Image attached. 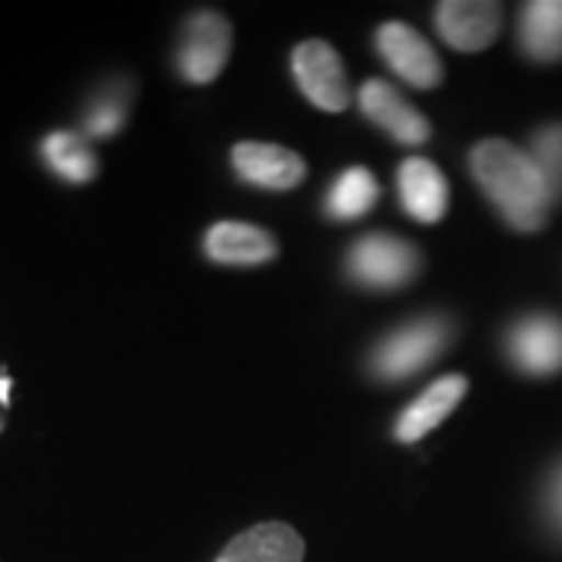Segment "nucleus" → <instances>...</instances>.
<instances>
[{"instance_id":"nucleus-6","label":"nucleus","mask_w":562,"mask_h":562,"mask_svg":"<svg viewBox=\"0 0 562 562\" xmlns=\"http://www.w3.org/2000/svg\"><path fill=\"white\" fill-rule=\"evenodd\" d=\"M506 357L525 375H553L562 369V319L531 313L506 331Z\"/></svg>"},{"instance_id":"nucleus-17","label":"nucleus","mask_w":562,"mask_h":562,"mask_svg":"<svg viewBox=\"0 0 562 562\" xmlns=\"http://www.w3.org/2000/svg\"><path fill=\"white\" fill-rule=\"evenodd\" d=\"M41 157L47 162V169L54 176H60L69 184H85L98 176V157L91 154V147L72 135V132H54L41 140Z\"/></svg>"},{"instance_id":"nucleus-9","label":"nucleus","mask_w":562,"mask_h":562,"mask_svg":"<svg viewBox=\"0 0 562 562\" xmlns=\"http://www.w3.org/2000/svg\"><path fill=\"white\" fill-rule=\"evenodd\" d=\"M232 166L247 184L262 191H291L306 179V162L294 150L262 140H244L232 150Z\"/></svg>"},{"instance_id":"nucleus-18","label":"nucleus","mask_w":562,"mask_h":562,"mask_svg":"<svg viewBox=\"0 0 562 562\" xmlns=\"http://www.w3.org/2000/svg\"><path fill=\"white\" fill-rule=\"evenodd\" d=\"M528 157L541 169L543 181L553 194V201L562 198V122L543 125L531 135L528 144Z\"/></svg>"},{"instance_id":"nucleus-3","label":"nucleus","mask_w":562,"mask_h":562,"mask_svg":"<svg viewBox=\"0 0 562 562\" xmlns=\"http://www.w3.org/2000/svg\"><path fill=\"white\" fill-rule=\"evenodd\" d=\"M419 250L397 235H362L347 250V276L360 288L394 291L419 272Z\"/></svg>"},{"instance_id":"nucleus-1","label":"nucleus","mask_w":562,"mask_h":562,"mask_svg":"<svg viewBox=\"0 0 562 562\" xmlns=\"http://www.w3.org/2000/svg\"><path fill=\"white\" fill-rule=\"evenodd\" d=\"M469 169L484 198L497 206V213L516 232H538L547 225L550 206L557 201L543 181L541 169L516 144L503 138L475 144L469 154Z\"/></svg>"},{"instance_id":"nucleus-7","label":"nucleus","mask_w":562,"mask_h":562,"mask_svg":"<svg viewBox=\"0 0 562 562\" xmlns=\"http://www.w3.org/2000/svg\"><path fill=\"white\" fill-rule=\"evenodd\" d=\"M375 50L391 66L394 76H401L413 88H438L443 79L441 60L435 47L422 38L416 29L403 22H384L375 35Z\"/></svg>"},{"instance_id":"nucleus-15","label":"nucleus","mask_w":562,"mask_h":562,"mask_svg":"<svg viewBox=\"0 0 562 562\" xmlns=\"http://www.w3.org/2000/svg\"><path fill=\"white\" fill-rule=\"evenodd\" d=\"M519 44L528 60H562V0L525 3L519 16Z\"/></svg>"},{"instance_id":"nucleus-13","label":"nucleus","mask_w":562,"mask_h":562,"mask_svg":"<svg viewBox=\"0 0 562 562\" xmlns=\"http://www.w3.org/2000/svg\"><path fill=\"white\" fill-rule=\"evenodd\" d=\"M306 543L284 522H260L225 543L216 562H303Z\"/></svg>"},{"instance_id":"nucleus-11","label":"nucleus","mask_w":562,"mask_h":562,"mask_svg":"<svg viewBox=\"0 0 562 562\" xmlns=\"http://www.w3.org/2000/svg\"><path fill=\"white\" fill-rule=\"evenodd\" d=\"M203 254L220 266H262L279 257V244L257 225L216 222L203 238Z\"/></svg>"},{"instance_id":"nucleus-22","label":"nucleus","mask_w":562,"mask_h":562,"mask_svg":"<svg viewBox=\"0 0 562 562\" xmlns=\"http://www.w3.org/2000/svg\"><path fill=\"white\" fill-rule=\"evenodd\" d=\"M0 428H3V419H0Z\"/></svg>"},{"instance_id":"nucleus-12","label":"nucleus","mask_w":562,"mask_h":562,"mask_svg":"<svg viewBox=\"0 0 562 562\" xmlns=\"http://www.w3.org/2000/svg\"><path fill=\"white\" fill-rule=\"evenodd\" d=\"M469 382L462 375H443L431 387H425L416 401L403 409L394 422V438L401 443H416L428 431H435L465 397Z\"/></svg>"},{"instance_id":"nucleus-19","label":"nucleus","mask_w":562,"mask_h":562,"mask_svg":"<svg viewBox=\"0 0 562 562\" xmlns=\"http://www.w3.org/2000/svg\"><path fill=\"white\" fill-rule=\"evenodd\" d=\"M122 125H125V103L122 98H110V94L91 103V110L85 116V132L91 138H113Z\"/></svg>"},{"instance_id":"nucleus-16","label":"nucleus","mask_w":562,"mask_h":562,"mask_svg":"<svg viewBox=\"0 0 562 562\" xmlns=\"http://www.w3.org/2000/svg\"><path fill=\"white\" fill-rule=\"evenodd\" d=\"M375 203H379V181H375V176L369 169H362V166H350L331 181V188L325 194V216L338 222L360 220Z\"/></svg>"},{"instance_id":"nucleus-21","label":"nucleus","mask_w":562,"mask_h":562,"mask_svg":"<svg viewBox=\"0 0 562 562\" xmlns=\"http://www.w3.org/2000/svg\"><path fill=\"white\" fill-rule=\"evenodd\" d=\"M0 403L10 406V375L3 369H0Z\"/></svg>"},{"instance_id":"nucleus-14","label":"nucleus","mask_w":562,"mask_h":562,"mask_svg":"<svg viewBox=\"0 0 562 562\" xmlns=\"http://www.w3.org/2000/svg\"><path fill=\"white\" fill-rule=\"evenodd\" d=\"M397 194H401V206L416 222H438L447 213L450 203V191H447V179L441 169L431 160H403L397 169Z\"/></svg>"},{"instance_id":"nucleus-4","label":"nucleus","mask_w":562,"mask_h":562,"mask_svg":"<svg viewBox=\"0 0 562 562\" xmlns=\"http://www.w3.org/2000/svg\"><path fill=\"white\" fill-rule=\"evenodd\" d=\"M232 54V25L213 10H201L181 29V44L176 50L179 76L191 85H206L220 76Z\"/></svg>"},{"instance_id":"nucleus-20","label":"nucleus","mask_w":562,"mask_h":562,"mask_svg":"<svg viewBox=\"0 0 562 562\" xmlns=\"http://www.w3.org/2000/svg\"><path fill=\"white\" fill-rule=\"evenodd\" d=\"M543 506H547L550 522L557 525V531L562 535V465L553 472V479H550L547 491H543Z\"/></svg>"},{"instance_id":"nucleus-10","label":"nucleus","mask_w":562,"mask_h":562,"mask_svg":"<svg viewBox=\"0 0 562 562\" xmlns=\"http://www.w3.org/2000/svg\"><path fill=\"white\" fill-rule=\"evenodd\" d=\"M357 101H360L362 116L372 122V125H379L382 132H387L397 144L416 147V144H425L428 135H431L428 120L422 116L413 103L403 101L387 81L369 79L360 88Z\"/></svg>"},{"instance_id":"nucleus-2","label":"nucleus","mask_w":562,"mask_h":562,"mask_svg":"<svg viewBox=\"0 0 562 562\" xmlns=\"http://www.w3.org/2000/svg\"><path fill=\"white\" fill-rule=\"evenodd\" d=\"M450 341H453V322L441 313L403 322L401 328L387 331L375 344L369 357V372L384 384L406 382L438 360Z\"/></svg>"},{"instance_id":"nucleus-8","label":"nucleus","mask_w":562,"mask_h":562,"mask_svg":"<svg viewBox=\"0 0 562 562\" xmlns=\"http://www.w3.org/2000/svg\"><path fill=\"white\" fill-rule=\"evenodd\" d=\"M503 10L491 0H443L435 10V25L441 38L462 54L491 47L501 35Z\"/></svg>"},{"instance_id":"nucleus-5","label":"nucleus","mask_w":562,"mask_h":562,"mask_svg":"<svg viewBox=\"0 0 562 562\" xmlns=\"http://www.w3.org/2000/svg\"><path fill=\"white\" fill-rule=\"evenodd\" d=\"M291 69L306 101L325 113H344L350 106V85L344 76L341 57L328 41L310 38L294 47Z\"/></svg>"}]
</instances>
